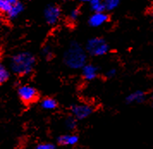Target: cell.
<instances>
[{
    "mask_svg": "<svg viewBox=\"0 0 153 149\" xmlns=\"http://www.w3.org/2000/svg\"><path fill=\"white\" fill-rule=\"evenodd\" d=\"M152 16H153V9L152 10Z\"/></svg>",
    "mask_w": 153,
    "mask_h": 149,
    "instance_id": "obj_25",
    "label": "cell"
},
{
    "mask_svg": "<svg viewBox=\"0 0 153 149\" xmlns=\"http://www.w3.org/2000/svg\"><path fill=\"white\" fill-rule=\"evenodd\" d=\"M11 7V4H9L6 0H0V13L6 14Z\"/></svg>",
    "mask_w": 153,
    "mask_h": 149,
    "instance_id": "obj_17",
    "label": "cell"
},
{
    "mask_svg": "<svg viewBox=\"0 0 153 149\" xmlns=\"http://www.w3.org/2000/svg\"><path fill=\"white\" fill-rule=\"evenodd\" d=\"M80 1H82V2H84V3H89L91 0H80Z\"/></svg>",
    "mask_w": 153,
    "mask_h": 149,
    "instance_id": "obj_23",
    "label": "cell"
},
{
    "mask_svg": "<svg viewBox=\"0 0 153 149\" xmlns=\"http://www.w3.org/2000/svg\"><path fill=\"white\" fill-rule=\"evenodd\" d=\"M120 1L121 0H103L105 10H108V11H111V10H115L120 5Z\"/></svg>",
    "mask_w": 153,
    "mask_h": 149,
    "instance_id": "obj_15",
    "label": "cell"
},
{
    "mask_svg": "<svg viewBox=\"0 0 153 149\" xmlns=\"http://www.w3.org/2000/svg\"><path fill=\"white\" fill-rule=\"evenodd\" d=\"M87 52L76 42H72L64 54V62L73 70L81 69L86 64Z\"/></svg>",
    "mask_w": 153,
    "mask_h": 149,
    "instance_id": "obj_1",
    "label": "cell"
},
{
    "mask_svg": "<svg viewBox=\"0 0 153 149\" xmlns=\"http://www.w3.org/2000/svg\"><path fill=\"white\" fill-rule=\"evenodd\" d=\"M152 105H153V95H152Z\"/></svg>",
    "mask_w": 153,
    "mask_h": 149,
    "instance_id": "obj_24",
    "label": "cell"
},
{
    "mask_svg": "<svg viewBox=\"0 0 153 149\" xmlns=\"http://www.w3.org/2000/svg\"><path fill=\"white\" fill-rule=\"evenodd\" d=\"M9 78H10V72L4 64L0 62V85L4 84Z\"/></svg>",
    "mask_w": 153,
    "mask_h": 149,
    "instance_id": "obj_14",
    "label": "cell"
},
{
    "mask_svg": "<svg viewBox=\"0 0 153 149\" xmlns=\"http://www.w3.org/2000/svg\"><path fill=\"white\" fill-rule=\"evenodd\" d=\"M61 16V10L59 6L55 4H50L44 10V17L49 25L56 24Z\"/></svg>",
    "mask_w": 153,
    "mask_h": 149,
    "instance_id": "obj_5",
    "label": "cell"
},
{
    "mask_svg": "<svg viewBox=\"0 0 153 149\" xmlns=\"http://www.w3.org/2000/svg\"><path fill=\"white\" fill-rule=\"evenodd\" d=\"M56 146L53 143H41L36 146V149H55Z\"/></svg>",
    "mask_w": 153,
    "mask_h": 149,
    "instance_id": "obj_19",
    "label": "cell"
},
{
    "mask_svg": "<svg viewBox=\"0 0 153 149\" xmlns=\"http://www.w3.org/2000/svg\"><path fill=\"white\" fill-rule=\"evenodd\" d=\"M82 69V74L84 79L86 80H93L97 77L98 68L93 64H85L81 68Z\"/></svg>",
    "mask_w": 153,
    "mask_h": 149,
    "instance_id": "obj_8",
    "label": "cell"
},
{
    "mask_svg": "<svg viewBox=\"0 0 153 149\" xmlns=\"http://www.w3.org/2000/svg\"><path fill=\"white\" fill-rule=\"evenodd\" d=\"M79 15H80V11H79L78 9H73V10H71L69 14L70 21L75 22L76 20H77Z\"/></svg>",
    "mask_w": 153,
    "mask_h": 149,
    "instance_id": "obj_18",
    "label": "cell"
},
{
    "mask_svg": "<svg viewBox=\"0 0 153 149\" xmlns=\"http://www.w3.org/2000/svg\"><path fill=\"white\" fill-rule=\"evenodd\" d=\"M42 54H43V55L45 58H47L48 60H49L50 58H52L53 56V52H52V49H51V48L48 47V46H47V47H45L43 50H42Z\"/></svg>",
    "mask_w": 153,
    "mask_h": 149,
    "instance_id": "obj_20",
    "label": "cell"
},
{
    "mask_svg": "<svg viewBox=\"0 0 153 149\" xmlns=\"http://www.w3.org/2000/svg\"><path fill=\"white\" fill-rule=\"evenodd\" d=\"M116 69H114V68H111V69H109L108 71L106 72V75H107V77H108V78H113V77H114L115 75H116Z\"/></svg>",
    "mask_w": 153,
    "mask_h": 149,
    "instance_id": "obj_21",
    "label": "cell"
},
{
    "mask_svg": "<svg viewBox=\"0 0 153 149\" xmlns=\"http://www.w3.org/2000/svg\"><path fill=\"white\" fill-rule=\"evenodd\" d=\"M28 1H35V0H28Z\"/></svg>",
    "mask_w": 153,
    "mask_h": 149,
    "instance_id": "obj_26",
    "label": "cell"
},
{
    "mask_svg": "<svg viewBox=\"0 0 153 149\" xmlns=\"http://www.w3.org/2000/svg\"><path fill=\"white\" fill-rule=\"evenodd\" d=\"M58 142L61 146H74L78 142V137L75 135H61L58 138Z\"/></svg>",
    "mask_w": 153,
    "mask_h": 149,
    "instance_id": "obj_11",
    "label": "cell"
},
{
    "mask_svg": "<svg viewBox=\"0 0 153 149\" xmlns=\"http://www.w3.org/2000/svg\"><path fill=\"white\" fill-rule=\"evenodd\" d=\"M18 96L25 104H31L38 98V92L33 86L24 85L18 88Z\"/></svg>",
    "mask_w": 153,
    "mask_h": 149,
    "instance_id": "obj_4",
    "label": "cell"
},
{
    "mask_svg": "<svg viewBox=\"0 0 153 149\" xmlns=\"http://www.w3.org/2000/svg\"><path fill=\"white\" fill-rule=\"evenodd\" d=\"M41 105H42V109H44L46 110H53L57 108L58 104L55 99L51 98H47L42 100Z\"/></svg>",
    "mask_w": 153,
    "mask_h": 149,
    "instance_id": "obj_13",
    "label": "cell"
},
{
    "mask_svg": "<svg viewBox=\"0 0 153 149\" xmlns=\"http://www.w3.org/2000/svg\"><path fill=\"white\" fill-rule=\"evenodd\" d=\"M108 21V16L103 12H94L89 18V24L91 27L98 28Z\"/></svg>",
    "mask_w": 153,
    "mask_h": 149,
    "instance_id": "obj_7",
    "label": "cell"
},
{
    "mask_svg": "<svg viewBox=\"0 0 153 149\" xmlns=\"http://www.w3.org/2000/svg\"><path fill=\"white\" fill-rule=\"evenodd\" d=\"M72 115L76 120H84L85 118L89 117L93 112V109L91 106L84 104H75L71 109Z\"/></svg>",
    "mask_w": 153,
    "mask_h": 149,
    "instance_id": "obj_6",
    "label": "cell"
},
{
    "mask_svg": "<svg viewBox=\"0 0 153 149\" xmlns=\"http://www.w3.org/2000/svg\"><path fill=\"white\" fill-rule=\"evenodd\" d=\"M6 1H7L9 4H10L12 5V4H16V2H18L19 0H6Z\"/></svg>",
    "mask_w": 153,
    "mask_h": 149,
    "instance_id": "obj_22",
    "label": "cell"
},
{
    "mask_svg": "<svg viewBox=\"0 0 153 149\" xmlns=\"http://www.w3.org/2000/svg\"><path fill=\"white\" fill-rule=\"evenodd\" d=\"M89 4L93 12H103L106 10L103 0H91Z\"/></svg>",
    "mask_w": 153,
    "mask_h": 149,
    "instance_id": "obj_12",
    "label": "cell"
},
{
    "mask_svg": "<svg viewBox=\"0 0 153 149\" xmlns=\"http://www.w3.org/2000/svg\"><path fill=\"white\" fill-rule=\"evenodd\" d=\"M65 127L69 130H72L76 128V119L72 115V116H69L66 118V120L65 121Z\"/></svg>",
    "mask_w": 153,
    "mask_h": 149,
    "instance_id": "obj_16",
    "label": "cell"
},
{
    "mask_svg": "<svg viewBox=\"0 0 153 149\" xmlns=\"http://www.w3.org/2000/svg\"><path fill=\"white\" fill-rule=\"evenodd\" d=\"M23 10H24L23 4L20 1H18L16 4L11 5V7L9 10V11L6 13V15L10 19L13 20V19H16L21 13H22Z\"/></svg>",
    "mask_w": 153,
    "mask_h": 149,
    "instance_id": "obj_9",
    "label": "cell"
},
{
    "mask_svg": "<svg viewBox=\"0 0 153 149\" xmlns=\"http://www.w3.org/2000/svg\"><path fill=\"white\" fill-rule=\"evenodd\" d=\"M146 99V93L142 91H136L134 92L129 94L126 101L127 104H140L143 103Z\"/></svg>",
    "mask_w": 153,
    "mask_h": 149,
    "instance_id": "obj_10",
    "label": "cell"
},
{
    "mask_svg": "<svg viewBox=\"0 0 153 149\" xmlns=\"http://www.w3.org/2000/svg\"><path fill=\"white\" fill-rule=\"evenodd\" d=\"M35 62V57L31 53L22 52L11 57L10 69L16 74L21 76L28 75L33 71Z\"/></svg>",
    "mask_w": 153,
    "mask_h": 149,
    "instance_id": "obj_2",
    "label": "cell"
},
{
    "mask_svg": "<svg viewBox=\"0 0 153 149\" xmlns=\"http://www.w3.org/2000/svg\"><path fill=\"white\" fill-rule=\"evenodd\" d=\"M109 50V46L104 39L94 37L88 41L86 44V52L92 56H102Z\"/></svg>",
    "mask_w": 153,
    "mask_h": 149,
    "instance_id": "obj_3",
    "label": "cell"
}]
</instances>
